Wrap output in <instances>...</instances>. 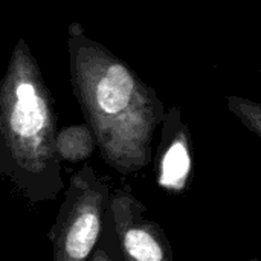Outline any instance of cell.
I'll list each match as a JSON object with an SVG mask.
<instances>
[{"mask_svg": "<svg viewBox=\"0 0 261 261\" xmlns=\"http://www.w3.org/2000/svg\"><path fill=\"white\" fill-rule=\"evenodd\" d=\"M109 196V185L89 168L70 179L49 232L52 261H87L102 231Z\"/></svg>", "mask_w": 261, "mask_h": 261, "instance_id": "6da1fadb", "label": "cell"}, {"mask_svg": "<svg viewBox=\"0 0 261 261\" xmlns=\"http://www.w3.org/2000/svg\"><path fill=\"white\" fill-rule=\"evenodd\" d=\"M107 211L112 217L124 261H174L164 229L145 217L147 206L128 191L110 193Z\"/></svg>", "mask_w": 261, "mask_h": 261, "instance_id": "7a4b0ae2", "label": "cell"}, {"mask_svg": "<svg viewBox=\"0 0 261 261\" xmlns=\"http://www.w3.org/2000/svg\"><path fill=\"white\" fill-rule=\"evenodd\" d=\"M191 154L187 144L174 141L162 154L158 167V184L168 194H182L190 185Z\"/></svg>", "mask_w": 261, "mask_h": 261, "instance_id": "3957f363", "label": "cell"}, {"mask_svg": "<svg viewBox=\"0 0 261 261\" xmlns=\"http://www.w3.org/2000/svg\"><path fill=\"white\" fill-rule=\"evenodd\" d=\"M132 92V75L124 66L113 64L109 67L106 76L101 78L96 87V101L104 113L116 115L128 106Z\"/></svg>", "mask_w": 261, "mask_h": 261, "instance_id": "277c9868", "label": "cell"}, {"mask_svg": "<svg viewBox=\"0 0 261 261\" xmlns=\"http://www.w3.org/2000/svg\"><path fill=\"white\" fill-rule=\"evenodd\" d=\"M87 261H124L119 246H118L116 234H115L109 211H106V216H104V223H102L99 240Z\"/></svg>", "mask_w": 261, "mask_h": 261, "instance_id": "5b68a950", "label": "cell"}, {"mask_svg": "<svg viewBox=\"0 0 261 261\" xmlns=\"http://www.w3.org/2000/svg\"><path fill=\"white\" fill-rule=\"evenodd\" d=\"M58 151L61 158L69 161H81L92 151V142L81 130L63 133L58 139Z\"/></svg>", "mask_w": 261, "mask_h": 261, "instance_id": "8992f818", "label": "cell"}]
</instances>
